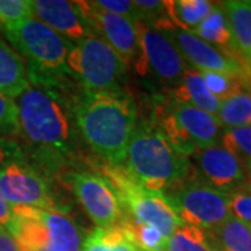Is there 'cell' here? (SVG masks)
Returning <instances> with one entry per match:
<instances>
[{
	"label": "cell",
	"mask_w": 251,
	"mask_h": 251,
	"mask_svg": "<svg viewBox=\"0 0 251 251\" xmlns=\"http://www.w3.org/2000/svg\"><path fill=\"white\" fill-rule=\"evenodd\" d=\"M29 87L18 97L20 134L27 143V159L48 179L72 171L80 135L74 105L80 91L70 74L28 73Z\"/></svg>",
	"instance_id": "cell-1"
},
{
	"label": "cell",
	"mask_w": 251,
	"mask_h": 251,
	"mask_svg": "<svg viewBox=\"0 0 251 251\" xmlns=\"http://www.w3.org/2000/svg\"><path fill=\"white\" fill-rule=\"evenodd\" d=\"M80 138L108 165L123 166L137 127V106L125 90L81 91L74 105Z\"/></svg>",
	"instance_id": "cell-2"
},
{
	"label": "cell",
	"mask_w": 251,
	"mask_h": 251,
	"mask_svg": "<svg viewBox=\"0 0 251 251\" xmlns=\"http://www.w3.org/2000/svg\"><path fill=\"white\" fill-rule=\"evenodd\" d=\"M123 166L141 186L161 193L180 184L193 171L187 156L177 152L152 122L135 127Z\"/></svg>",
	"instance_id": "cell-3"
},
{
	"label": "cell",
	"mask_w": 251,
	"mask_h": 251,
	"mask_svg": "<svg viewBox=\"0 0 251 251\" xmlns=\"http://www.w3.org/2000/svg\"><path fill=\"white\" fill-rule=\"evenodd\" d=\"M7 230L21 251H81L84 242L70 216L35 208H14Z\"/></svg>",
	"instance_id": "cell-4"
},
{
	"label": "cell",
	"mask_w": 251,
	"mask_h": 251,
	"mask_svg": "<svg viewBox=\"0 0 251 251\" xmlns=\"http://www.w3.org/2000/svg\"><path fill=\"white\" fill-rule=\"evenodd\" d=\"M152 123L168 138L172 147L184 156L216 147L224 128L218 117L201 109L171 102L156 106Z\"/></svg>",
	"instance_id": "cell-5"
},
{
	"label": "cell",
	"mask_w": 251,
	"mask_h": 251,
	"mask_svg": "<svg viewBox=\"0 0 251 251\" xmlns=\"http://www.w3.org/2000/svg\"><path fill=\"white\" fill-rule=\"evenodd\" d=\"M66 64L70 77L84 92L123 90L127 64L98 36L90 35L73 45Z\"/></svg>",
	"instance_id": "cell-6"
},
{
	"label": "cell",
	"mask_w": 251,
	"mask_h": 251,
	"mask_svg": "<svg viewBox=\"0 0 251 251\" xmlns=\"http://www.w3.org/2000/svg\"><path fill=\"white\" fill-rule=\"evenodd\" d=\"M103 172L117 191L126 218L152 225L166 239L175 233L180 225H183L166 196L161 191H153L141 186L130 176L125 166L108 165Z\"/></svg>",
	"instance_id": "cell-7"
},
{
	"label": "cell",
	"mask_w": 251,
	"mask_h": 251,
	"mask_svg": "<svg viewBox=\"0 0 251 251\" xmlns=\"http://www.w3.org/2000/svg\"><path fill=\"white\" fill-rule=\"evenodd\" d=\"M10 44L28 62L27 72L41 74H70L67 56L73 44L53 29L31 17L17 24L3 27Z\"/></svg>",
	"instance_id": "cell-8"
},
{
	"label": "cell",
	"mask_w": 251,
	"mask_h": 251,
	"mask_svg": "<svg viewBox=\"0 0 251 251\" xmlns=\"http://www.w3.org/2000/svg\"><path fill=\"white\" fill-rule=\"evenodd\" d=\"M0 194L13 208L69 212V208L54 194L50 179L28 161L24 150L10 156L0 166Z\"/></svg>",
	"instance_id": "cell-9"
},
{
	"label": "cell",
	"mask_w": 251,
	"mask_h": 251,
	"mask_svg": "<svg viewBox=\"0 0 251 251\" xmlns=\"http://www.w3.org/2000/svg\"><path fill=\"white\" fill-rule=\"evenodd\" d=\"M183 224L211 230L232 215L227 194L196 175L163 193Z\"/></svg>",
	"instance_id": "cell-10"
},
{
	"label": "cell",
	"mask_w": 251,
	"mask_h": 251,
	"mask_svg": "<svg viewBox=\"0 0 251 251\" xmlns=\"http://www.w3.org/2000/svg\"><path fill=\"white\" fill-rule=\"evenodd\" d=\"M74 197L98 227L123 222L125 209L110 180L98 172L72 169L64 176Z\"/></svg>",
	"instance_id": "cell-11"
},
{
	"label": "cell",
	"mask_w": 251,
	"mask_h": 251,
	"mask_svg": "<svg viewBox=\"0 0 251 251\" xmlns=\"http://www.w3.org/2000/svg\"><path fill=\"white\" fill-rule=\"evenodd\" d=\"M91 35L105 41L126 64L135 63V69L143 59L138 24L133 20L120 17L98 9L94 1H75Z\"/></svg>",
	"instance_id": "cell-12"
},
{
	"label": "cell",
	"mask_w": 251,
	"mask_h": 251,
	"mask_svg": "<svg viewBox=\"0 0 251 251\" xmlns=\"http://www.w3.org/2000/svg\"><path fill=\"white\" fill-rule=\"evenodd\" d=\"M138 32L143 59L137 70L144 74L150 67L161 80L177 85L186 72V63L173 41L165 32L144 24H138Z\"/></svg>",
	"instance_id": "cell-13"
},
{
	"label": "cell",
	"mask_w": 251,
	"mask_h": 251,
	"mask_svg": "<svg viewBox=\"0 0 251 251\" xmlns=\"http://www.w3.org/2000/svg\"><path fill=\"white\" fill-rule=\"evenodd\" d=\"M165 34L173 41L183 59L193 64L198 72L226 73L232 75L249 77L243 63L239 59L216 49L215 46L206 44L194 34L177 28L169 29Z\"/></svg>",
	"instance_id": "cell-14"
},
{
	"label": "cell",
	"mask_w": 251,
	"mask_h": 251,
	"mask_svg": "<svg viewBox=\"0 0 251 251\" xmlns=\"http://www.w3.org/2000/svg\"><path fill=\"white\" fill-rule=\"evenodd\" d=\"M198 176L226 194L249 186V175L240 161L221 145L196 153Z\"/></svg>",
	"instance_id": "cell-15"
},
{
	"label": "cell",
	"mask_w": 251,
	"mask_h": 251,
	"mask_svg": "<svg viewBox=\"0 0 251 251\" xmlns=\"http://www.w3.org/2000/svg\"><path fill=\"white\" fill-rule=\"evenodd\" d=\"M36 20L53 29L56 34L75 45L91 35L75 1L66 0H31Z\"/></svg>",
	"instance_id": "cell-16"
},
{
	"label": "cell",
	"mask_w": 251,
	"mask_h": 251,
	"mask_svg": "<svg viewBox=\"0 0 251 251\" xmlns=\"http://www.w3.org/2000/svg\"><path fill=\"white\" fill-rule=\"evenodd\" d=\"M221 6L229 24L234 52L244 64L251 60V1L229 0Z\"/></svg>",
	"instance_id": "cell-17"
},
{
	"label": "cell",
	"mask_w": 251,
	"mask_h": 251,
	"mask_svg": "<svg viewBox=\"0 0 251 251\" xmlns=\"http://www.w3.org/2000/svg\"><path fill=\"white\" fill-rule=\"evenodd\" d=\"M172 99L177 103L201 109L214 116L218 115L221 106V100L208 91L201 72L196 69H186L180 82L172 91Z\"/></svg>",
	"instance_id": "cell-18"
},
{
	"label": "cell",
	"mask_w": 251,
	"mask_h": 251,
	"mask_svg": "<svg viewBox=\"0 0 251 251\" xmlns=\"http://www.w3.org/2000/svg\"><path fill=\"white\" fill-rule=\"evenodd\" d=\"M29 87L27 67L21 56L0 39V92L7 98H18Z\"/></svg>",
	"instance_id": "cell-19"
},
{
	"label": "cell",
	"mask_w": 251,
	"mask_h": 251,
	"mask_svg": "<svg viewBox=\"0 0 251 251\" xmlns=\"http://www.w3.org/2000/svg\"><path fill=\"white\" fill-rule=\"evenodd\" d=\"M205 232L214 251H251V226L233 215Z\"/></svg>",
	"instance_id": "cell-20"
},
{
	"label": "cell",
	"mask_w": 251,
	"mask_h": 251,
	"mask_svg": "<svg viewBox=\"0 0 251 251\" xmlns=\"http://www.w3.org/2000/svg\"><path fill=\"white\" fill-rule=\"evenodd\" d=\"M191 34L198 36L200 39H202L206 44L215 46L216 49L222 50L225 53L239 59L236 52H234L229 24H227V20H226L221 3L219 4L215 3L212 11L191 31Z\"/></svg>",
	"instance_id": "cell-21"
},
{
	"label": "cell",
	"mask_w": 251,
	"mask_h": 251,
	"mask_svg": "<svg viewBox=\"0 0 251 251\" xmlns=\"http://www.w3.org/2000/svg\"><path fill=\"white\" fill-rule=\"evenodd\" d=\"M163 6L175 28L191 32L212 11L215 3L208 0H176L163 1Z\"/></svg>",
	"instance_id": "cell-22"
},
{
	"label": "cell",
	"mask_w": 251,
	"mask_h": 251,
	"mask_svg": "<svg viewBox=\"0 0 251 251\" xmlns=\"http://www.w3.org/2000/svg\"><path fill=\"white\" fill-rule=\"evenodd\" d=\"M81 251H140L122 224L97 227L82 242Z\"/></svg>",
	"instance_id": "cell-23"
},
{
	"label": "cell",
	"mask_w": 251,
	"mask_h": 251,
	"mask_svg": "<svg viewBox=\"0 0 251 251\" xmlns=\"http://www.w3.org/2000/svg\"><path fill=\"white\" fill-rule=\"evenodd\" d=\"M216 117L224 130L251 126V91H240L221 100Z\"/></svg>",
	"instance_id": "cell-24"
},
{
	"label": "cell",
	"mask_w": 251,
	"mask_h": 251,
	"mask_svg": "<svg viewBox=\"0 0 251 251\" xmlns=\"http://www.w3.org/2000/svg\"><path fill=\"white\" fill-rule=\"evenodd\" d=\"M201 75L208 91L219 100L229 98L236 92L249 90L250 84V77L246 75H232L216 72H201Z\"/></svg>",
	"instance_id": "cell-25"
},
{
	"label": "cell",
	"mask_w": 251,
	"mask_h": 251,
	"mask_svg": "<svg viewBox=\"0 0 251 251\" xmlns=\"http://www.w3.org/2000/svg\"><path fill=\"white\" fill-rule=\"evenodd\" d=\"M122 225L140 251H165L168 239L152 225L135 222L125 218Z\"/></svg>",
	"instance_id": "cell-26"
},
{
	"label": "cell",
	"mask_w": 251,
	"mask_h": 251,
	"mask_svg": "<svg viewBox=\"0 0 251 251\" xmlns=\"http://www.w3.org/2000/svg\"><path fill=\"white\" fill-rule=\"evenodd\" d=\"M165 251H212V249L205 230L183 224L168 239Z\"/></svg>",
	"instance_id": "cell-27"
},
{
	"label": "cell",
	"mask_w": 251,
	"mask_h": 251,
	"mask_svg": "<svg viewBox=\"0 0 251 251\" xmlns=\"http://www.w3.org/2000/svg\"><path fill=\"white\" fill-rule=\"evenodd\" d=\"M221 147L236 156L247 172L251 171V126L224 130Z\"/></svg>",
	"instance_id": "cell-28"
},
{
	"label": "cell",
	"mask_w": 251,
	"mask_h": 251,
	"mask_svg": "<svg viewBox=\"0 0 251 251\" xmlns=\"http://www.w3.org/2000/svg\"><path fill=\"white\" fill-rule=\"evenodd\" d=\"M34 17L31 0H0L1 28L17 24L23 20Z\"/></svg>",
	"instance_id": "cell-29"
},
{
	"label": "cell",
	"mask_w": 251,
	"mask_h": 251,
	"mask_svg": "<svg viewBox=\"0 0 251 251\" xmlns=\"http://www.w3.org/2000/svg\"><path fill=\"white\" fill-rule=\"evenodd\" d=\"M0 135H20L18 109L14 99L0 92Z\"/></svg>",
	"instance_id": "cell-30"
},
{
	"label": "cell",
	"mask_w": 251,
	"mask_h": 251,
	"mask_svg": "<svg viewBox=\"0 0 251 251\" xmlns=\"http://www.w3.org/2000/svg\"><path fill=\"white\" fill-rule=\"evenodd\" d=\"M230 214L242 222L251 226V188L249 186L237 188L227 194Z\"/></svg>",
	"instance_id": "cell-31"
},
{
	"label": "cell",
	"mask_w": 251,
	"mask_h": 251,
	"mask_svg": "<svg viewBox=\"0 0 251 251\" xmlns=\"http://www.w3.org/2000/svg\"><path fill=\"white\" fill-rule=\"evenodd\" d=\"M94 4L98 9L103 10L106 13L128 18V20H133L134 23H137V10H135L134 1H128V0H97V1H94Z\"/></svg>",
	"instance_id": "cell-32"
},
{
	"label": "cell",
	"mask_w": 251,
	"mask_h": 251,
	"mask_svg": "<svg viewBox=\"0 0 251 251\" xmlns=\"http://www.w3.org/2000/svg\"><path fill=\"white\" fill-rule=\"evenodd\" d=\"M21 150H23V148H21L16 141L0 137V166L7 161L10 156L18 153Z\"/></svg>",
	"instance_id": "cell-33"
},
{
	"label": "cell",
	"mask_w": 251,
	"mask_h": 251,
	"mask_svg": "<svg viewBox=\"0 0 251 251\" xmlns=\"http://www.w3.org/2000/svg\"><path fill=\"white\" fill-rule=\"evenodd\" d=\"M13 218H14V208L0 194V226L9 229L13 222Z\"/></svg>",
	"instance_id": "cell-34"
},
{
	"label": "cell",
	"mask_w": 251,
	"mask_h": 251,
	"mask_svg": "<svg viewBox=\"0 0 251 251\" xmlns=\"http://www.w3.org/2000/svg\"><path fill=\"white\" fill-rule=\"evenodd\" d=\"M0 251H21L13 234L4 226H0Z\"/></svg>",
	"instance_id": "cell-35"
},
{
	"label": "cell",
	"mask_w": 251,
	"mask_h": 251,
	"mask_svg": "<svg viewBox=\"0 0 251 251\" xmlns=\"http://www.w3.org/2000/svg\"><path fill=\"white\" fill-rule=\"evenodd\" d=\"M243 66H244V69H246V72H247V74H249V77H250L251 80V60L246 62Z\"/></svg>",
	"instance_id": "cell-36"
},
{
	"label": "cell",
	"mask_w": 251,
	"mask_h": 251,
	"mask_svg": "<svg viewBox=\"0 0 251 251\" xmlns=\"http://www.w3.org/2000/svg\"><path fill=\"white\" fill-rule=\"evenodd\" d=\"M249 187L251 188V171L249 172Z\"/></svg>",
	"instance_id": "cell-37"
},
{
	"label": "cell",
	"mask_w": 251,
	"mask_h": 251,
	"mask_svg": "<svg viewBox=\"0 0 251 251\" xmlns=\"http://www.w3.org/2000/svg\"><path fill=\"white\" fill-rule=\"evenodd\" d=\"M249 90L251 91V80H250V84H249Z\"/></svg>",
	"instance_id": "cell-38"
},
{
	"label": "cell",
	"mask_w": 251,
	"mask_h": 251,
	"mask_svg": "<svg viewBox=\"0 0 251 251\" xmlns=\"http://www.w3.org/2000/svg\"><path fill=\"white\" fill-rule=\"evenodd\" d=\"M212 251H214V250H212Z\"/></svg>",
	"instance_id": "cell-39"
}]
</instances>
